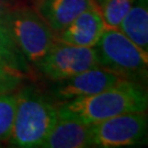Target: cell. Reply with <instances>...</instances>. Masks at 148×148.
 Instances as JSON below:
<instances>
[{"instance_id": "6da1fadb", "label": "cell", "mask_w": 148, "mask_h": 148, "mask_svg": "<svg viewBox=\"0 0 148 148\" xmlns=\"http://www.w3.org/2000/svg\"><path fill=\"white\" fill-rule=\"evenodd\" d=\"M147 92L137 82L122 80L99 93L76 97L58 108L86 124H95L113 116L132 112H146Z\"/></svg>"}, {"instance_id": "7a4b0ae2", "label": "cell", "mask_w": 148, "mask_h": 148, "mask_svg": "<svg viewBox=\"0 0 148 148\" xmlns=\"http://www.w3.org/2000/svg\"><path fill=\"white\" fill-rule=\"evenodd\" d=\"M58 117V108L30 90L18 93L16 116L9 139L12 146L41 147Z\"/></svg>"}, {"instance_id": "3957f363", "label": "cell", "mask_w": 148, "mask_h": 148, "mask_svg": "<svg viewBox=\"0 0 148 148\" xmlns=\"http://www.w3.org/2000/svg\"><path fill=\"white\" fill-rule=\"evenodd\" d=\"M0 23L7 29L22 54L32 63L41 60L55 42L52 27L38 12L29 8L3 12Z\"/></svg>"}, {"instance_id": "277c9868", "label": "cell", "mask_w": 148, "mask_h": 148, "mask_svg": "<svg viewBox=\"0 0 148 148\" xmlns=\"http://www.w3.org/2000/svg\"><path fill=\"white\" fill-rule=\"evenodd\" d=\"M100 66L133 80L146 76L148 52L117 29H106L95 45Z\"/></svg>"}, {"instance_id": "5b68a950", "label": "cell", "mask_w": 148, "mask_h": 148, "mask_svg": "<svg viewBox=\"0 0 148 148\" xmlns=\"http://www.w3.org/2000/svg\"><path fill=\"white\" fill-rule=\"evenodd\" d=\"M92 147L115 148L135 146L146 142L147 115L132 112L90 125Z\"/></svg>"}, {"instance_id": "8992f818", "label": "cell", "mask_w": 148, "mask_h": 148, "mask_svg": "<svg viewBox=\"0 0 148 148\" xmlns=\"http://www.w3.org/2000/svg\"><path fill=\"white\" fill-rule=\"evenodd\" d=\"M37 66L48 78L55 81L68 79L88 69L100 67L95 47L76 46L55 41Z\"/></svg>"}, {"instance_id": "52a82bcc", "label": "cell", "mask_w": 148, "mask_h": 148, "mask_svg": "<svg viewBox=\"0 0 148 148\" xmlns=\"http://www.w3.org/2000/svg\"><path fill=\"white\" fill-rule=\"evenodd\" d=\"M125 79L121 75L100 66L62 80L63 84L57 89V95L63 99L95 95Z\"/></svg>"}, {"instance_id": "ba28073f", "label": "cell", "mask_w": 148, "mask_h": 148, "mask_svg": "<svg viewBox=\"0 0 148 148\" xmlns=\"http://www.w3.org/2000/svg\"><path fill=\"white\" fill-rule=\"evenodd\" d=\"M106 30L101 14L100 5L81 12L63 31L59 32L57 41L76 46L95 47Z\"/></svg>"}, {"instance_id": "9c48e42d", "label": "cell", "mask_w": 148, "mask_h": 148, "mask_svg": "<svg viewBox=\"0 0 148 148\" xmlns=\"http://www.w3.org/2000/svg\"><path fill=\"white\" fill-rule=\"evenodd\" d=\"M41 147L85 148L92 147L90 125L58 110V117Z\"/></svg>"}, {"instance_id": "30bf717a", "label": "cell", "mask_w": 148, "mask_h": 148, "mask_svg": "<svg viewBox=\"0 0 148 148\" xmlns=\"http://www.w3.org/2000/svg\"><path fill=\"white\" fill-rule=\"evenodd\" d=\"M98 5L95 0H38L37 12L54 32H60L81 12Z\"/></svg>"}, {"instance_id": "8fae6325", "label": "cell", "mask_w": 148, "mask_h": 148, "mask_svg": "<svg viewBox=\"0 0 148 148\" xmlns=\"http://www.w3.org/2000/svg\"><path fill=\"white\" fill-rule=\"evenodd\" d=\"M23 54L0 23V92L13 88L25 71Z\"/></svg>"}, {"instance_id": "7c38bea8", "label": "cell", "mask_w": 148, "mask_h": 148, "mask_svg": "<svg viewBox=\"0 0 148 148\" xmlns=\"http://www.w3.org/2000/svg\"><path fill=\"white\" fill-rule=\"evenodd\" d=\"M117 30L148 52V0H136Z\"/></svg>"}, {"instance_id": "4fadbf2b", "label": "cell", "mask_w": 148, "mask_h": 148, "mask_svg": "<svg viewBox=\"0 0 148 148\" xmlns=\"http://www.w3.org/2000/svg\"><path fill=\"white\" fill-rule=\"evenodd\" d=\"M18 95L0 92V142L9 139L16 116Z\"/></svg>"}, {"instance_id": "5bb4252c", "label": "cell", "mask_w": 148, "mask_h": 148, "mask_svg": "<svg viewBox=\"0 0 148 148\" xmlns=\"http://www.w3.org/2000/svg\"><path fill=\"white\" fill-rule=\"evenodd\" d=\"M133 2L134 0H102L100 9L106 29H119Z\"/></svg>"}, {"instance_id": "9a60e30c", "label": "cell", "mask_w": 148, "mask_h": 148, "mask_svg": "<svg viewBox=\"0 0 148 148\" xmlns=\"http://www.w3.org/2000/svg\"><path fill=\"white\" fill-rule=\"evenodd\" d=\"M3 13V10H2V3H1V0H0V16H2Z\"/></svg>"}, {"instance_id": "2e32d148", "label": "cell", "mask_w": 148, "mask_h": 148, "mask_svg": "<svg viewBox=\"0 0 148 148\" xmlns=\"http://www.w3.org/2000/svg\"><path fill=\"white\" fill-rule=\"evenodd\" d=\"M95 1H97V2H98V3L100 5V3H101V1H102V0H95Z\"/></svg>"}]
</instances>
